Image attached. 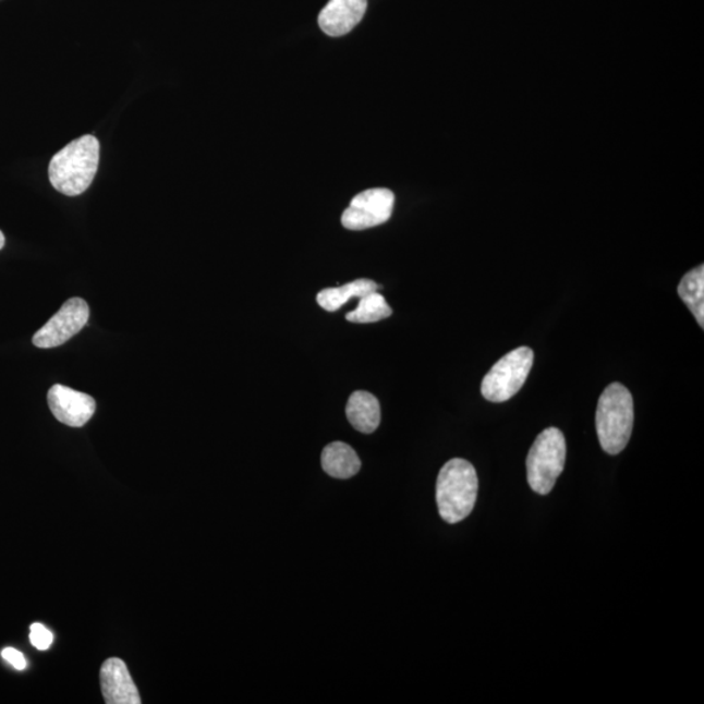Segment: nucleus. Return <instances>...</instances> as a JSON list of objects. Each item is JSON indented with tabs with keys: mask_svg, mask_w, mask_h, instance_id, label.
Returning a JSON list of instances; mask_svg holds the SVG:
<instances>
[{
	"mask_svg": "<svg viewBox=\"0 0 704 704\" xmlns=\"http://www.w3.org/2000/svg\"><path fill=\"white\" fill-rule=\"evenodd\" d=\"M99 165V142L85 135L70 143L52 157L49 178L58 192L65 196H78L90 187Z\"/></svg>",
	"mask_w": 704,
	"mask_h": 704,
	"instance_id": "obj_1",
	"label": "nucleus"
},
{
	"mask_svg": "<svg viewBox=\"0 0 704 704\" xmlns=\"http://www.w3.org/2000/svg\"><path fill=\"white\" fill-rule=\"evenodd\" d=\"M480 481L476 470L466 460L454 458L438 474L436 501L445 522L454 524L466 520L474 510Z\"/></svg>",
	"mask_w": 704,
	"mask_h": 704,
	"instance_id": "obj_2",
	"label": "nucleus"
},
{
	"mask_svg": "<svg viewBox=\"0 0 704 704\" xmlns=\"http://www.w3.org/2000/svg\"><path fill=\"white\" fill-rule=\"evenodd\" d=\"M634 401L629 389L620 383L610 384L599 398L596 410V430L606 453H621L632 437Z\"/></svg>",
	"mask_w": 704,
	"mask_h": 704,
	"instance_id": "obj_3",
	"label": "nucleus"
},
{
	"mask_svg": "<svg viewBox=\"0 0 704 704\" xmlns=\"http://www.w3.org/2000/svg\"><path fill=\"white\" fill-rule=\"evenodd\" d=\"M567 461V441L559 428H547L537 436L527 456V481L531 489L548 495L559 480Z\"/></svg>",
	"mask_w": 704,
	"mask_h": 704,
	"instance_id": "obj_4",
	"label": "nucleus"
},
{
	"mask_svg": "<svg viewBox=\"0 0 704 704\" xmlns=\"http://www.w3.org/2000/svg\"><path fill=\"white\" fill-rule=\"evenodd\" d=\"M533 364L534 351L529 348H518L508 352L484 377L483 397L494 403L509 401L526 383Z\"/></svg>",
	"mask_w": 704,
	"mask_h": 704,
	"instance_id": "obj_5",
	"label": "nucleus"
},
{
	"mask_svg": "<svg viewBox=\"0 0 704 704\" xmlns=\"http://www.w3.org/2000/svg\"><path fill=\"white\" fill-rule=\"evenodd\" d=\"M90 309L82 298H71L33 337L38 349H54L69 342L89 321Z\"/></svg>",
	"mask_w": 704,
	"mask_h": 704,
	"instance_id": "obj_6",
	"label": "nucleus"
},
{
	"mask_svg": "<svg viewBox=\"0 0 704 704\" xmlns=\"http://www.w3.org/2000/svg\"><path fill=\"white\" fill-rule=\"evenodd\" d=\"M395 202V194L390 190L364 191L352 198L350 207L343 211L341 222L344 228L354 231L375 228L389 221Z\"/></svg>",
	"mask_w": 704,
	"mask_h": 704,
	"instance_id": "obj_7",
	"label": "nucleus"
},
{
	"mask_svg": "<svg viewBox=\"0 0 704 704\" xmlns=\"http://www.w3.org/2000/svg\"><path fill=\"white\" fill-rule=\"evenodd\" d=\"M49 408L58 422L80 428L96 413L95 398L63 385H54L48 393Z\"/></svg>",
	"mask_w": 704,
	"mask_h": 704,
	"instance_id": "obj_8",
	"label": "nucleus"
},
{
	"mask_svg": "<svg viewBox=\"0 0 704 704\" xmlns=\"http://www.w3.org/2000/svg\"><path fill=\"white\" fill-rule=\"evenodd\" d=\"M367 0H330L318 15V25L330 37L347 36L362 22Z\"/></svg>",
	"mask_w": 704,
	"mask_h": 704,
	"instance_id": "obj_9",
	"label": "nucleus"
},
{
	"mask_svg": "<svg viewBox=\"0 0 704 704\" xmlns=\"http://www.w3.org/2000/svg\"><path fill=\"white\" fill-rule=\"evenodd\" d=\"M101 688L105 702L108 704H141L134 680L128 666L118 657L106 660L101 668Z\"/></svg>",
	"mask_w": 704,
	"mask_h": 704,
	"instance_id": "obj_10",
	"label": "nucleus"
},
{
	"mask_svg": "<svg viewBox=\"0 0 704 704\" xmlns=\"http://www.w3.org/2000/svg\"><path fill=\"white\" fill-rule=\"evenodd\" d=\"M347 415L350 424L362 434H372L381 422L380 402L368 391L359 390L349 398Z\"/></svg>",
	"mask_w": 704,
	"mask_h": 704,
	"instance_id": "obj_11",
	"label": "nucleus"
},
{
	"mask_svg": "<svg viewBox=\"0 0 704 704\" xmlns=\"http://www.w3.org/2000/svg\"><path fill=\"white\" fill-rule=\"evenodd\" d=\"M321 466L328 475L336 480H350L362 468L356 451L344 442H331L325 447L321 454Z\"/></svg>",
	"mask_w": 704,
	"mask_h": 704,
	"instance_id": "obj_12",
	"label": "nucleus"
},
{
	"mask_svg": "<svg viewBox=\"0 0 704 704\" xmlns=\"http://www.w3.org/2000/svg\"><path fill=\"white\" fill-rule=\"evenodd\" d=\"M378 286L371 280H356L341 288L325 289L317 294V303L325 311L336 312L351 301L352 298H362L372 291H377Z\"/></svg>",
	"mask_w": 704,
	"mask_h": 704,
	"instance_id": "obj_13",
	"label": "nucleus"
},
{
	"mask_svg": "<svg viewBox=\"0 0 704 704\" xmlns=\"http://www.w3.org/2000/svg\"><path fill=\"white\" fill-rule=\"evenodd\" d=\"M682 302L688 305L700 327L704 328V267L693 269L683 276L679 289Z\"/></svg>",
	"mask_w": 704,
	"mask_h": 704,
	"instance_id": "obj_14",
	"label": "nucleus"
},
{
	"mask_svg": "<svg viewBox=\"0 0 704 704\" xmlns=\"http://www.w3.org/2000/svg\"><path fill=\"white\" fill-rule=\"evenodd\" d=\"M391 314H393V309L390 308L385 298L377 291H372L369 294L359 298L357 307L349 312L347 320L357 324L377 323L390 317Z\"/></svg>",
	"mask_w": 704,
	"mask_h": 704,
	"instance_id": "obj_15",
	"label": "nucleus"
},
{
	"mask_svg": "<svg viewBox=\"0 0 704 704\" xmlns=\"http://www.w3.org/2000/svg\"><path fill=\"white\" fill-rule=\"evenodd\" d=\"M52 641H54V638H52L50 630L46 629L41 623H33L31 627V643L33 646L45 651L50 648Z\"/></svg>",
	"mask_w": 704,
	"mask_h": 704,
	"instance_id": "obj_16",
	"label": "nucleus"
},
{
	"mask_svg": "<svg viewBox=\"0 0 704 704\" xmlns=\"http://www.w3.org/2000/svg\"><path fill=\"white\" fill-rule=\"evenodd\" d=\"M3 659L7 663H10L13 668L23 670L26 667L25 657L20 651L11 647H7L2 651Z\"/></svg>",
	"mask_w": 704,
	"mask_h": 704,
	"instance_id": "obj_17",
	"label": "nucleus"
},
{
	"mask_svg": "<svg viewBox=\"0 0 704 704\" xmlns=\"http://www.w3.org/2000/svg\"><path fill=\"white\" fill-rule=\"evenodd\" d=\"M5 244V236L2 231H0V250L4 247Z\"/></svg>",
	"mask_w": 704,
	"mask_h": 704,
	"instance_id": "obj_18",
	"label": "nucleus"
}]
</instances>
